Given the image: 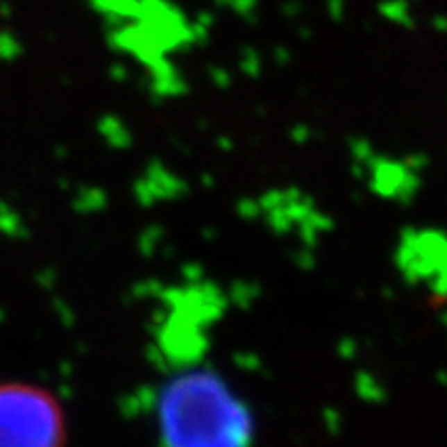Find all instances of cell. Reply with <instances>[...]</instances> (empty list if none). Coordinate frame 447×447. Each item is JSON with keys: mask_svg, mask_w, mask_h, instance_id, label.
<instances>
[{"mask_svg": "<svg viewBox=\"0 0 447 447\" xmlns=\"http://www.w3.org/2000/svg\"><path fill=\"white\" fill-rule=\"evenodd\" d=\"M162 447H251L255 419L220 373L197 366L170 377L155 402Z\"/></svg>", "mask_w": 447, "mask_h": 447, "instance_id": "6da1fadb", "label": "cell"}, {"mask_svg": "<svg viewBox=\"0 0 447 447\" xmlns=\"http://www.w3.org/2000/svg\"><path fill=\"white\" fill-rule=\"evenodd\" d=\"M67 421L58 400L31 383H0V447H65Z\"/></svg>", "mask_w": 447, "mask_h": 447, "instance_id": "7a4b0ae2", "label": "cell"}]
</instances>
